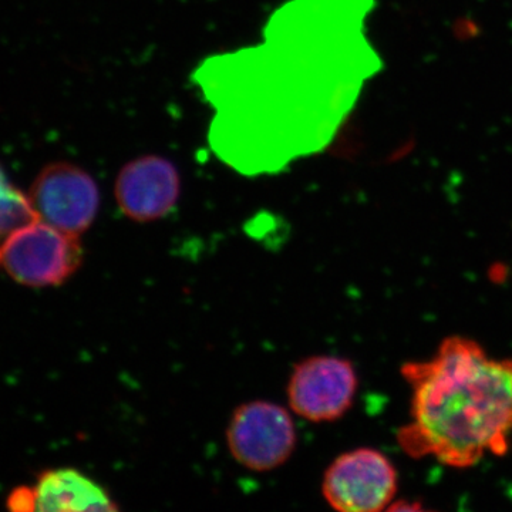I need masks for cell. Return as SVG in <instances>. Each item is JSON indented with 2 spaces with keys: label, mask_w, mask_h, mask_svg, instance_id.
<instances>
[{
  "label": "cell",
  "mask_w": 512,
  "mask_h": 512,
  "mask_svg": "<svg viewBox=\"0 0 512 512\" xmlns=\"http://www.w3.org/2000/svg\"><path fill=\"white\" fill-rule=\"evenodd\" d=\"M29 198L40 221L76 237L92 227L99 214L96 180L70 163L43 168L30 188Z\"/></svg>",
  "instance_id": "cell-7"
},
{
  "label": "cell",
  "mask_w": 512,
  "mask_h": 512,
  "mask_svg": "<svg viewBox=\"0 0 512 512\" xmlns=\"http://www.w3.org/2000/svg\"><path fill=\"white\" fill-rule=\"evenodd\" d=\"M181 195L177 167L167 158L144 156L121 168L114 197L121 212L136 222H153L171 214Z\"/></svg>",
  "instance_id": "cell-8"
},
{
  "label": "cell",
  "mask_w": 512,
  "mask_h": 512,
  "mask_svg": "<svg viewBox=\"0 0 512 512\" xmlns=\"http://www.w3.org/2000/svg\"><path fill=\"white\" fill-rule=\"evenodd\" d=\"M359 387L355 366L345 357H306L293 367L286 396L293 413L312 423H332L352 409Z\"/></svg>",
  "instance_id": "cell-6"
},
{
  "label": "cell",
  "mask_w": 512,
  "mask_h": 512,
  "mask_svg": "<svg viewBox=\"0 0 512 512\" xmlns=\"http://www.w3.org/2000/svg\"><path fill=\"white\" fill-rule=\"evenodd\" d=\"M396 467L376 448L359 447L333 460L325 471L322 494L342 512H379L389 508L397 493Z\"/></svg>",
  "instance_id": "cell-5"
},
{
  "label": "cell",
  "mask_w": 512,
  "mask_h": 512,
  "mask_svg": "<svg viewBox=\"0 0 512 512\" xmlns=\"http://www.w3.org/2000/svg\"><path fill=\"white\" fill-rule=\"evenodd\" d=\"M298 443L291 414L279 404L254 400L232 413L227 444L232 458L248 470L266 473L284 466Z\"/></svg>",
  "instance_id": "cell-4"
},
{
  "label": "cell",
  "mask_w": 512,
  "mask_h": 512,
  "mask_svg": "<svg viewBox=\"0 0 512 512\" xmlns=\"http://www.w3.org/2000/svg\"><path fill=\"white\" fill-rule=\"evenodd\" d=\"M373 0H288L261 42L207 57L192 82L211 107L215 157L247 177L325 150L380 59L367 39Z\"/></svg>",
  "instance_id": "cell-1"
},
{
  "label": "cell",
  "mask_w": 512,
  "mask_h": 512,
  "mask_svg": "<svg viewBox=\"0 0 512 512\" xmlns=\"http://www.w3.org/2000/svg\"><path fill=\"white\" fill-rule=\"evenodd\" d=\"M79 237L37 220L10 235L0 249V266L30 288L59 286L83 264Z\"/></svg>",
  "instance_id": "cell-3"
},
{
  "label": "cell",
  "mask_w": 512,
  "mask_h": 512,
  "mask_svg": "<svg viewBox=\"0 0 512 512\" xmlns=\"http://www.w3.org/2000/svg\"><path fill=\"white\" fill-rule=\"evenodd\" d=\"M410 421L397 431L407 456L471 468L512 443V359L488 355L477 340L448 336L430 359L407 362Z\"/></svg>",
  "instance_id": "cell-2"
},
{
  "label": "cell",
  "mask_w": 512,
  "mask_h": 512,
  "mask_svg": "<svg viewBox=\"0 0 512 512\" xmlns=\"http://www.w3.org/2000/svg\"><path fill=\"white\" fill-rule=\"evenodd\" d=\"M39 220L29 195L15 187L0 167V249L10 235Z\"/></svg>",
  "instance_id": "cell-10"
},
{
  "label": "cell",
  "mask_w": 512,
  "mask_h": 512,
  "mask_svg": "<svg viewBox=\"0 0 512 512\" xmlns=\"http://www.w3.org/2000/svg\"><path fill=\"white\" fill-rule=\"evenodd\" d=\"M8 508L12 511H36L35 488H16L9 495Z\"/></svg>",
  "instance_id": "cell-11"
},
{
  "label": "cell",
  "mask_w": 512,
  "mask_h": 512,
  "mask_svg": "<svg viewBox=\"0 0 512 512\" xmlns=\"http://www.w3.org/2000/svg\"><path fill=\"white\" fill-rule=\"evenodd\" d=\"M35 488L36 511H119L103 487L74 468L43 471Z\"/></svg>",
  "instance_id": "cell-9"
}]
</instances>
